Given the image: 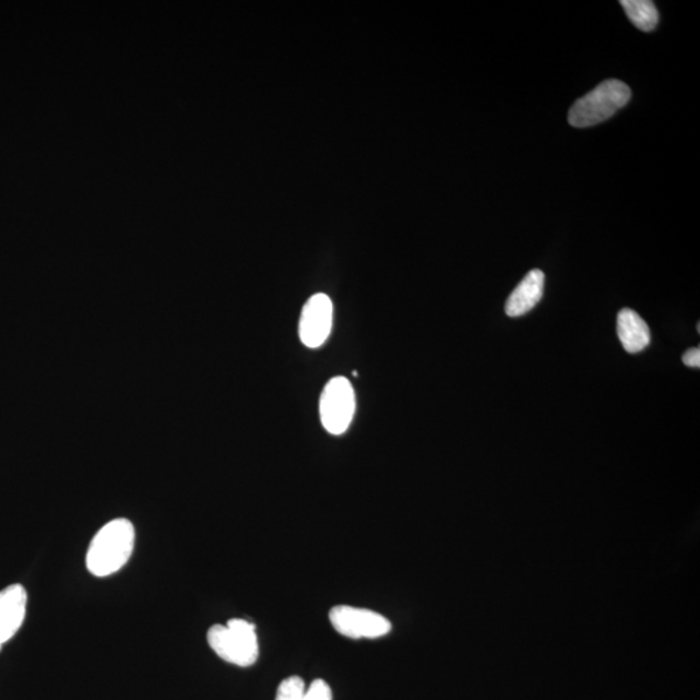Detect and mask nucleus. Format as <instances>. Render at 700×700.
Wrapping results in <instances>:
<instances>
[{
	"label": "nucleus",
	"mask_w": 700,
	"mask_h": 700,
	"mask_svg": "<svg viewBox=\"0 0 700 700\" xmlns=\"http://www.w3.org/2000/svg\"><path fill=\"white\" fill-rule=\"evenodd\" d=\"M206 640L222 661L238 667H251L259 660V639L254 624L245 619H232L226 626H213L207 630Z\"/></svg>",
	"instance_id": "nucleus-2"
},
{
	"label": "nucleus",
	"mask_w": 700,
	"mask_h": 700,
	"mask_svg": "<svg viewBox=\"0 0 700 700\" xmlns=\"http://www.w3.org/2000/svg\"><path fill=\"white\" fill-rule=\"evenodd\" d=\"M135 530L128 519H115L96 533L88 546L86 566L96 578L119 572L133 556Z\"/></svg>",
	"instance_id": "nucleus-1"
},
{
	"label": "nucleus",
	"mask_w": 700,
	"mask_h": 700,
	"mask_svg": "<svg viewBox=\"0 0 700 700\" xmlns=\"http://www.w3.org/2000/svg\"><path fill=\"white\" fill-rule=\"evenodd\" d=\"M545 275L541 270H532L518 284V287L506 301L505 311L509 317H522L539 302L544 294Z\"/></svg>",
	"instance_id": "nucleus-8"
},
{
	"label": "nucleus",
	"mask_w": 700,
	"mask_h": 700,
	"mask_svg": "<svg viewBox=\"0 0 700 700\" xmlns=\"http://www.w3.org/2000/svg\"><path fill=\"white\" fill-rule=\"evenodd\" d=\"M618 335L628 353H640L651 342L650 329L643 318L632 309H622L618 316Z\"/></svg>",
	"instance_id": "nucleus-9"
},
{
	"label": "nucleus",
	"mask_w": 700,
	"mask_h": 700,
	"mask_svg": "<svg viewBox=\"0 0 700 700\" xmlns=\"http://www.w3.org/2000/svg\"><path fill=\"white\" fill-rule=\"evenodd\" d=\"M627 83L607 80L573 104L568 122L574 128L594 127L613 117L630 100Z\"/></svg>",
	"instance_id": "nucleus-3"
},
{
	"label": "nucleus",
	"mask_w": 700,
	"mask_h": 700,
	"mask_svg": "<svg viewBox=\"0 0 700 700\" xmlns=\"http://www.w3.org/2000/svg\"><path fill=\"white\" fill-rule=\"evenodd\" d=\"M334 305L328 295L316 294L305 302L299 323V335L305 346L317 349L328 341L332 329Z\"/></svg>",
	"instance_id": "nucleus-6"
},
{
	"label": "nucleus",
	"mask_w": 700,
	"mask_h": 700,
	"mask_svg": "<svg viewBox=\"0 0 700 700\" xmlns=\"http://www.w3.org/2000/svg\"><path fill=\"white\" fill-rule=\"evenodd\" d=\"M331 626L339 634L352 640H377L391 632L392 624L371 609L336 606L330 612Z\"/></svg>",
	"instance_id": "nucleus-5"
},
{
	"label": "nucleus",
	"mask_w": 700,
	"mask_h": 700,
	"mask_svg": "<svg viewBox=\"0 0 700 700\" xmlns=\"http://www.w3.org/2000/svg\"><path fill=\"white\" fill-rule=\"evenodd\" d=\"M683 363L686 366L696 367V369H699V367H700V349L699 348H691L688 352H685L684 356H683Z\"/></svg>",
	"instance_id": "nucleus-13"
},
{
	"label": "nucleus",
	"mask_w": 700,
	"mask_h": 700,
	"mask_svg": "<svg viewBox=\"0 0 700 700\" xmlns=\"http://www.w3.org/2000/svg\"><path fill=\"white\" fill-rule=\"evenodd\" d=\"M622 9L636 27L642 32L654 31L660 23V12L653 2L649 0H622Z\"/></svg>",
	"instance_id": "nucleus-10"
},
{
	"label": "nucleus",
	"mask_w": 700,
	"mask_h": 700,
	"mask_svg": "<svg viewBox=\"0 0 700 700\" xmlns=\"http://www.w3.org/2000/svg\"><path fill=\"white\" fill-rule=\"evenodd\" d=\"M27 605L25 588L13 584L0 592V649L23 626Z\"/></svg>",
	"instance_id": "nucleus-7"
},
{
	"label": "nucleus",
	"mask_w": 700,
	"mask_h": 700,
	"mask_svg": "<svg viewBox=\"0 0 700 700\" xmlns=\"http://www.w3.org/2000/svg\"><path fill=\"white\" fill-rule=\"evenodd\" d=\"M356 413V393L344 377L332 378L325 384L320 400L322 425L331 435H343Z\"/></svg>",
	"instance_id": "nucleus-4"
},
{
	"label": "nucleus",
	"mask_w": 700,
	"mask_h": 700,
	"mask_svg": "<svg viewBox=\"0 0 700 700\" xmlns=\"http://www.w3.org/2000/svg\"><path fill=\"white\" fill-rule=\"evenodd\" d=\"M302 700H332L330 685L323 680H316L305 690Z\"/></svg>",
	"instance_id": "nucleus-12"
},
{
	"label": "nucleus",
	"mask_w": 700,
	"mask_h": 700,
	"mask_svg": "<svg viewBox=\"0 0 700 700\" xmlns=\"http://www.w3.org/2000/svg\"><path fill=\"white\" fill-rule=\"evenodd\" d=\"M305 683L299 676H290L282 681L275 700H302L305 695Z\"/></svg>",
	"instance_id": "nucleus-11"
}]
</instances>
